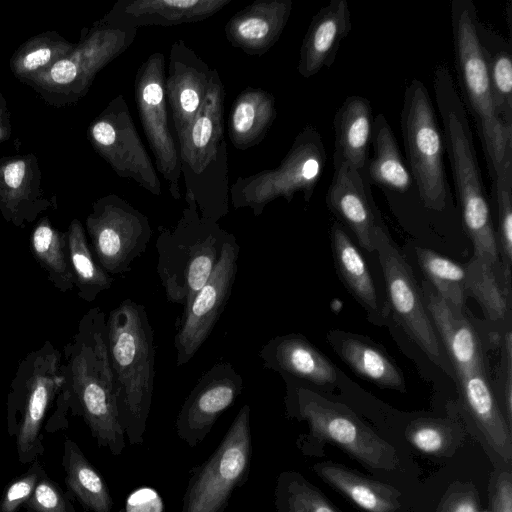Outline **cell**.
Here are the masks:
<instances>
[{
  "mask_svg": "<svg viewBox=\"0 0 512 512\" xmlns=\"http://www.w3.org/2000/svg\"><path fill=\"white\" fill-rule=\"evenodd\" d=\"M62 385L56 408L45 429L55 432L68 426L67 413L80 416L99 447L119 456L125 448L110 365L106 315L99 307L80 319L76 333L65 345L61 361Z\"/></svg>",
  "mask_w": 512,
  "mask_h": 512,
  "instance_id": "cell-1",
  "label": "cell"
},
{
  "mask_svg": "<svg viewBox=\"0 0 512 512\" xmlns=\"http://www.w3.org/2000/svg\"><path fill=\"white\" fill-rule=\"evenodd\" d=\"M432 83L464 231L473 244V256L492 266L503 283L496 231L467 111L446 64L435 66Z\"/></svg>",
  "mask_w": 512,
  "mask_h": 512,
  "instance_id": "cell-2",
  "label": "cell"
},
{
  "mask_svg": "<svg viewBox=\"0 0 512 512\" xmlns=\"http://www.w3.org/2000/svg\"><path fill=\"white\" fill-rule=\"evenodd\" d=\"M119 420L130 444H142L155 378L153 330L143 305L123 300L106 318Z\"/></svg>",
  "mask_w": 512,
  "mask_h": 512,
  "instance_id": "cell-3",
  "label": "cell"
},
{
  "mask_svg": "<svg viewBox=\"0 0 512 512\" xmlns=\"http://www.w3.org/2000/svg\"><path fill=\"white\" fill-rule=\"evenodd\" d=\"M450 17L460 98L474 119L492 181L501 167L512 160V128L499 118L495 109L473 1L453 0Z\"/></svg>",
  "mask_w": 512,
  "mask_h": 512,
  "instance_id": "cell-4",
  "label": "cell"
},
{
  "mask_svg": "<svg viewBox=\"0 0 512 512\" xmlns=\"http://www.w3.org/2000/svg\"><path fill=\"white\" fill-rule=\"evenodd\" d=\"M286 383V415L306 421L307 434L297 440L306 455H317L324 442L333 443L350 457L375 470L392 471L399 460L396 450L347 406L326 399L302 382L282 375Z\"/></svg>",
  "mask_w": 512,
  "mask_h": 512,
  "instance_id": "cell-5",
  "label": "cell"
},
{
  "mask_svg": "<svg viewBox=\"0 0 512 512\" xmlns=\"http://www.w3.org/2000/svg\"><path fill=\"white\" fill-rule=\"evenodd\" d=\"M172 228L159 227L156 271L169 302L185 310L213 272L229 232L202 218L191 196Z\"/></svg>",
  "mask_w": 512,
  "mask_h": 512,
  "instance_id": "cell-6",
  "label": "cell"
},
{
  "mask_svg": "<svg viewBox=\"0 0 512 512\" xmlns=\"http://www.w3.org/2000/svg\"><path fill=\"white\" fill-rule=\"evenodd\" d=\"M62 353L46 340L19 363L7 395V427L15 436L21 464L44 454L41 432L45 417L62 385Z\"/></svg>",
  "mask_w": 512,
  "mask_h": 512,
  "instance_id": "cell-7",
  "label": "cell"
},
{
  "mask_svg": "<svg viewBox=\"0 0 512 512\" xmlns=\"http://www.w3.org/2000/svg\"><path fill=\"white\" fill-rule=\"evenodd\" d=\"M137 28L101 18L81 31L74 49L26 84L50 106L75 105L90 89L96 75L134 41Z\"/></svg>",
  "mask_w": 512,
  "mask_h": 512,
  "instance_id": "cell-8",
  "label": "cell"
},
{
  "mask_svg": "<svg viewBox=\"0 0 512 512\" xmlns=\"http://www.w3.org/2000/svg\"><path fill=\"white\" fill-rule=\"evenodd\" d=\"M400 125L407 166L420 201L425 208L440 212L450 198L445 144L428 90L419 79H413L405 88Z\"/></svg>",
  "mask_w": 512,
  "mask_h": 512,
  "instance_id": "cell-9",
  "label": "cell"
},
{
  "mask_svg": "<svg viewBox=\"0 0 512 512\" xmlns=\"http://www.w3.org/2000/svg\"><path fill=\"white\" fill-rule=\"evenodd\" d=\"M327 160L320 133L311 125L305 126L295 137L281 163L254 175L239 177L230 187L234 208H249L255 216L278 197L290 202L297 192L305 201L314 193Z\"/></svg>",
  "mask_w": 512,
  "mask_h": 512,
  "instance_id": "cell-10",
  "label": "cell"
},
{
  "mask_svg": "<svg viewBox=\"0 0 512 512\" xmlns=\"http://www.w3.org/2000/svg\"><path fill=\"white\" fill-rule=\"evenodd\" d=\"M251 409L241 407L215 451L190 471L181 512H224L233 492L249 477Z\"/></svg>",
  "mask_w": 512,
  "mask_h": 512,
  "instance_id": "cell-11",
  "label": "cell"
},
{
  "mask_svg": "<svg viewBox=\"0 0 512 512\" xmlns=\"http://www.w3.org/2000/svg\"><path fill=\"white\" fill-rule=\"evenodd\" d=\"M383 272L390 309L406 334L443 372L454 380V374L423 301L411 267L391 239L386 226L374 237Z\"/></svg>",
  "mask_w": 512,
  "mask_h": 512,
  "instance_id": "cell-12",
  "label": "cell"
},
{
  "mask_svg": "<svg viewBox=\"0 0 512 512\" xmlns=\"http://www.w3.org/2000/svg\"><path fill=\"white\" fill-rule=\"evenodd\" d=\"M85 224L94 259L110 275L129 272L152 235L148 217L116 194L94 201Z\"/></svg>",
  "mask_w": 512,
  "mask_h": 512,
  "instance_id": "cell-13",
  "label": "cell"
},
{
  "mask_svg": "<svg viewBox=\"0 0 512 512\" xmlns=\"http://www.w3.org/2000/svg\"><path fill=\"white\" fill-rule=\"evenodd\" d=\"M87 139L118 176L133 180L153 195H161L156 169L122 95L113 98L90 123Z\"/></svg>",
  "mask_w": 512,
  "mask_h": 512,
  "instance_id": "cell-14",
  "label": "cell"
},
{
  "mask_svg": "<svg viewBox=\"0 0 512 512\" xmlns=\"http://www.w3.org/2000/svg\"><path fill=\"white\" fill-rule=\"evenodd\" d=\"M165 74L163 53L151 54L137 70L134 92L140 122L156 168L168 182L171 196L179 200L181 161L168 121Z\"/></svg>",
  "mask_w": 512,
  "mask_h": 512,
  "instance_id": "cell-15",
  "label": "cell"
},
{
  "mask_svg": "<svg viewBox=\"0 0 512 512\" xmlns=\"http://www.w3.org/2000/svg\"><path fill=\"white\" fill-rule=\"evenodd\" d=\"M239 251L236 237L229 233L213 272L183 310L174 338L177 366L193 358L219 320L236 279Z\"/></svg>",
  "mask_w": 512,
  "mask_h": 512,
  "instance_id": "cell-16",
  "label": "cell"
},
{
  "mask_svg": "<svg viewBox=\"0 0 512 512\" xmlns=\"http://www.w3.org/2000/svg\"><path fill=\"white\" fill-rule=\"evenodd\" d=\"M243 390V378L231 363L218 362L206 371L185 399L176 432L190 448L201 443L220 415Z\"/></svg>",
  "mask_w": 512,
  "mask_h": 512,
  "instance_id": "cell-17",
  "label": "cell"
},
{
  "mask_svg": "<svg viewBox=\"0 0 512 512\" xmlns=\"http://www.w3.org/2000/svg\"><path fill=\"white\" fill-rule=\"evenodd\" d=\"M367 174L345 165L334 168L325 201L328 209L354 234L360 247L374 251L377 230L385 226L373 200Z\"/></svg>",
  "mask_w": 512,
  "mask_h": 512,
  "instance_id": "cell-18",
  "label": "cell"
},
{
  "mask_svg": "<svg viewBox=\"0 0 512 512\" xmlns=\"http://www.w3.org/2000/svg\"><path fill=\"white\" fill-rule=\"evenodd\" d=\"M55 207V199L46 197L42 189L41 169L33 153L0 158V212L6 222L24 228Z\"/></svg>",
  "mask_w": 512,
  "mask_h": 512,
  "instance_id": "cell-19",
  "label": "cell"
},
{
  "mask_svg": "<svg viewBox=\"0 0 512 512\" xmlns=\"http://www.w3.org/2000/svg\"><path fill=\"white\" fill-rule=\"evenodd\" d=\"M210 76L211 69L184 40L172 44L165 74V96L177 140L196 117L207 93Z\"/></svg>",
  "mask_w": 512,
  "mask_h": 512,
  "instance_id": "cell-20",
  "label": "cell"
},
{
  "mask_svg": "<svg viewBox=\"0 0 512 512\" xmlns=\"http://www.w3.org/2000/svg\"><path fill=\"white\" fill-rule=\"evenodd\" d=\"M421 293L452 368L454 380L487 367L482 341L464 311L440 298L428 282L423 285Z\"/></svg>",
  "mask_w": 512,
  "mask_h": 512,
  "instance_id": "cell-21",
  "label": "cell"
},
{
  "mask_svg": "<svg viewBox=\"0 0 512 512\" xmlns=\"http://www.w3.org/2000/svg\"><path fill=\"white\" fill-rule=\"evenodd\" d=\"M224 99L223 82L219 72L213 69L196 117L177 140L181 175L201 172L217 156L224 141Z\"/></svg>",
  "mask_w": 512,
  "mask_h": 512,
  "instance_id": "cell-22",
  "label": "cell"
},
{
  "mask_svg": "<svg viewBox=\"0 0 512 512\" xmlns=\"http://www.w3.org/2000/svg\"><path fill=\"white\" fill-rule=\"evenodd\" d=\"M265 368L318 387L332 385L337 369L304 336L296 333L276 336L259 351Z\"/></svg>",
  "mask_w": 512,
  "mask_h": 512,
  "instance_id": "cell-23",
  "label": "cell"
},
{
  "mask_svg": "<svg viewBox=\"0 0 512 512\" xmlns=\"http://www.w3.org/2000/svg\"><path fill=\"white\" fill-rule=\"evenodd\" d=\"M231 0H119L102 18L122 26H173L199 22Z\"/></svg>",
  "mask_w": 512,
  "mask_h": 512,
  "instance_id": "cell-24",
  "label": "cell"
},
{
  "mask_svg": "<svg viewBox=\"0 0 512 512\" xmlns=\"http://www.w3.org/2000/svg\"><path fill=\"white\" fill-rule=\"evenodd\" d=\"M291 0H257L225 25L227 41L248 55L261 56L280 38L292 11Z\"/></svg>",
  "mask_w": 512,
  "mask_h": 512,
  "instance_id": "cell-25",
  "label": "cell"
},
{
  "mask_svg": "<svg viewBox=\"0 0 512 512\" xmlns=\"http://www.w3.org/2000/svg\"><path fill=\"white\" fill-rule=\"evenodd\" d=\"M352 30L351 12L346 0H331L312 18L300 47L298 72L310 78L336 60L342 41Z\"/></svg>",
  "mask_w": 512,
  "mask_h": 512,
  "instance_id": "cell-26",
  "label": "cell"
},
{
  "mask_svg": "<svg viewBox=\"0 0 512 512\" xmlns=\"http://www.w3.org/2000/svg\"><path fill=\"white\" fill-rule=\"evenodd\" d=\"M464 409L490 447L511 462V428L497 403L488 367L477 369L455 379Z\"/></svg>",
  "mask_w": 512,
  "mask_h": 512,
  "instance_id": "cell-27",
  "label": "cell"
},
{
  "mask_svg": "<svg viewBox=\"0 0 512 512\" xmlns=\"http://www.w3.org/2000/svg\"><path fill=\"white\" fill-rule=\"evenodd\" d=\"M370 101L359 95L348 96L335 112L333 166L345 164L366 173L373 128Z\"/></svg>",
  "mask_w": 512,
  "mask_h": 512,
  "instance_id": "cell-28",
  "label": "cell"
},
{
  "mask_svg": "<svg viewBox=\"0 0 512 512\" xmlns=\"http://www.w3.org/2000/svg\"><path fill=\"white\" fill-rule=\"evenodd\" d=\"M327 341L339 357L358 375L383 387L405 391L401 370L376 345L342 331H330Z\"/></svg>",
  "mask_w": 512,
  "mask_h": 512,
  "instance_id": "cell-29",
  "label": "cell"
},
{
  "mask_svg": "<svg viewBox=\"0 0 512 512\" xmlns=\"http://www.w3.org/2000/svg\"><path fill=\"white\" fill-rule=\"evenodd\" d=\"M314 472L364 512H399L401 493L338 463L320 462Z\"/></svg>",
  "mask_w": 512,
  "mask_h": 512,
  "instance_id": "cell-30",
  "label": "cell"
},
{
  "mask_svg": "<svg viewBox=\"0 0 512 512\" xmlns=\"http://www.w3.org/2000/svg\"><path fill=\"white\" fill-rule=\"evenodd\" d=\"M330 240L339 278L368 315L380 322L383 314L369 267L338 221L330 228Z\"/></svg>",
  "mask_w": 512,
  "mask_h": 512,
  "instance_id": "cell-31",
  "label": "cell"
},
{
  "mask_svg": "<svg viewBox=\"0 0 512 512\" xmlns=\"http://www.w3.org/2000/svg\"><path fill=\"white\" fill-rule=\"evenodd\" d=\"M277 115L275 97L261 89L248 87L234 100L229 118V138L233 146L246 150L259 144Z\"/></svg>",
  "mask_w": 512,
  "mask_h": 512,
  "instance_id": "cell-32",
  "label": "cell"
},
{
  "mask_svg": "<svg viewBox=\"0 0 512 512\" xmlns=\"http://www.w3.org/2000/svg\"><path fill=\"white\" fill-rule=\"evenodd\" d=\"M371 144L373 157L367 163L368 181L392 192H407L413 184V178L394 132L382 113L373 121Z\"/></svg>",
  "mask_w": 512,
  "mask_h": 512,
  "instance_id": "cell-33",
  "label": "cell"
},
{
  "mask_svg": "<svg viewBox=\"0 0 512 512\" xmlns=\"http://www.w3.org/2000/svg\"><path fill=\"white\" fill-rule=\"evenodd\" d=\"M477 35L499 118L512 128V42L477 22Z\"/></svg>",
  "mask_w": 512,
  "mask_h": 512,
  "instance_id": "cell-34",
  "label": "cell"
},
{
  "mask_svg": "<svg viewBox=\"0 0 512 512\" xmlns=\"http://www.w3.org/2000/svg\"><path fill=\"white\" fill-rule=\"evenodd\" d=\"M63 448L67 491L87 512H112L113 500L99 471L73 440L67 438Z\"/></svg>",
  "mask_w": 512,
  "mask_h": 512,
  "instance_id": "cell-35",
  "label": "cell"
},
{
  "mask_svg": "<svg viewBox=\"0 0 512 512\" xmlns=\"http://www.w3.org/2000/svg\"><path fill=\"white\" fill-rule=\"evenodd\" d=\"M186 193L200 216L218 222L229 212L228 150L224 140L217 156L197 174H183Z\"/></svg>",
  "mask_w": 512,
  "mask_h": 512,
  "instance_id": "cell-36",
  "label": "cell"
},
{
  "mask_svg": "<svg viewBox=\"0 0 512 512\" xmlns=\"http://www.w3.org/2000/svg\"><path fill=\"white\" fill-rule=\"evenodd\" d=\"M30 250L56 289L66 293L74 288L67 232L55 228L47 216L40 218L34 226L30 235Z\"/></svg>",
  "mask_w": 512,
  "mask_h": 512,
  "instance_id": "cell-37",
  "label": "cell"
},
{
  "mask_svg": "<svg viewBox=\"0 0 512 512\" xmlns=\"http://www.w3.org/2000/svg\"><path fill=\"white\" fill-rule=\"evenodd\" d=\"M66 232L74 287L82 300L93 302L101 292L110 289L113 278L94 259L84 227L78 219L70 222Z\"/></svg>",
  "mask_w": 512,
  "mask_h": 512,
  "instance_id": "cell-38",
  "label": "cell"
},
{
  "mask_svg": "<svg viewBox=\"0 0 512 512\" xmlns=\"http://www.w3.org/2000/svg\"><path fill=\"white\" fill-rule=\"evenodd\" d=\"M75 43L56 31L39 33L22 43L13 53L9 66L13 75L23 83L51 67L67 56Z\"/></svg>",
  "mask_w": 512,
  "mask_h": 512,
  "instance_id": "cell-39",
  "label": "cell"
},
{
  "mask_svg": "<svg viewBox=\"0 0 512 512\" xmlns=\"http://www.w3.org/2000/svg\"><path fill=\"white\" fill-rule=\"evenodd\" d=\"M464 268L467 294L480 304L486 318L498 322L509 316L511 295L504 290L493 267L472 256Z\"/></svg>",
  "mask_w": 512,
  "mask_h": 512,
  "instance_id": "cell-40",
  "label": "cell"
},
{
  "mask_svg": "<svg viewBox=\"0 0 512 512\" xmlns=\"http://www.w3.org/2000/svg\"><path fill=\"white\" fill-rule=\"evenodd\" d=\"M418 264L435 293L454 308L464 311L467 299L465 268L427 248L416 247Z\"/></svg>",
  "mask_w": 512,
  "mask_h": 512,
  "instance_id": "cell-41",
  "label": "cell"
},
{
  "mask_svg": "<svg viewBox=\"0 0 512 512\" xmlns=\"http://www.w3.org/2000/svg\"><path fill=\"white\" fill-rule=\"evenodd\" d=\"M497 210V245L505 290L511 294L512 266V160L507 161L491 181Z\"/></svg>",
  "mask_w": 512,
  "mask_h": 512,
  "instance_id": "cell-42",
  "label": "cell"
},
{
  "mask_svg": "<svg viewBox=\"0 0 512 512\" xmlns=\"http://www.w3.org/2000/svg\"><path fill=\"white\" fill-rule=\"evenodd\" d=\"M274 504L277 512H342L297 471L279 474Z\"/></svg>",
  "mask_w": 512,
  "mask_h": 512,
  "instance_id": "cell-43",
  "label": "cell"
},
{
  "mask_svg": "<svg viewBox=\"0 0 512 512\" xmlns=\"http://www.w3.org/2000/svg\"><path fill=\"white\" fill-rule=\"evenodd\" d=\"M405 436L417 450L440 457L454 454L463 433L451 419L419 418L409 423Z\"/></svg>",
  "mask_w": 512,
  "mask_h": 512,
  "instance_id": "cell-44",
  "label": "cell"
},
{
  "mask_svg": "<svg viewBox=\"0 0 512 512\" xmlns=\"http://www.w3.org/2000/svg\"><path fill=\"white\" fill-rule=\"evenodd\" d=\"M72 498L68 491L64 492L45 472L24 507L26 512H79Z\"/></svg>",
  "mask_w": 512,
  "mask_h": 512,
  "instance_id": "cell-45",
  "label": "cell"
},
{
  "mask_svg": "<svg viewBox=\"0 0 512 512\" xmlns=\"http://www.w3.org/2000/svg\"><path fill=\"white\" fill-rule=\"evenodd\" d=\"M495 385H492L497 403L512 429V335L508 328L502 339Z\"/></svg>",
  "mask_w": 512,
  "mask_h": 512,
  "instance_id": "cell-46",
  "label": "cell"
},
{
  "mask_svg": "<svg viewBox=\"0 0 512 512\" xmlns=\"http://www.w3.org/2000/svg\"><path fill=\"white\" fill-rule=\"evenodd\" d=\"M45 472L38 459L31 462L25 473L5 487L0 499V512H18L24 507Z\"/></svg>",
  "mask_w": 512,
  "mask_h": 512,
  "instance_id": "cell-47",
  "label": "cell"
},
{
  "mask_svg": "<svg viewBox=\"0 0 512 512\" xmlns=\"http://www.w3.org/2000/svg\"><path fill=\"white\" fill-rule=\"evenodd\" d=\"M435 512H479V494L470 482L452 483Z\"/></svg>",
  "mask_w": 512,
  "mask_h": 512,
  "instance_id": "cell-48",
  "label": "cell"
},
{
  "mask_svg": "<svg viewBox=\"0 0 512 512\" xmlns=\"http://www.w3.org/2000/svg\"><path fill=\"white\" fill-rule=\"evenodd\" d=\"M489 502L491 512H512V475L509 470L492 474Z\"/></svg>",
  "mask_w": 512,
  "mask_h": 512,
  "instance_id": "cell-49",
  "label": "cell"
},
{
  "mask_svg": "<svg viewBox=\"0 0 512 512\" xmlns=\"http://www.w3.org/2000/svg\"><path fill=\"white\" fill-rule=\"evenodd\" d=\"M160 495L150 487H141L132 492L126 500V512H163Z\"/></svg>",
  "mask_w": 512,
  "mask_h": 512,
  "instance_id": "cell-50",
  "label": "cell"
},
{
  "mask_svg": "<svg viewBox=\"0 0 512 512\" xmlns=\"http://www.w3.org/2000/svg\"><path fill=\"white\" fill-rule=\"evenodd\" d=\"M12 132L10 112L5 97L0 93V144L7 141Z\"/></svg>",
  "mask_w": 512,
  "mask_h": 512,
  "instance_id": "cell-51",
  "label": "cell"
},
{
  "mask_svg": "<svg viewBox=\"0 0 512 512\" xmlns=\"http://www.w3.org/2000/svg\"><path fill=\"white\" fill-rule=\"evenodd\" d=\"M506 16H507L506 18H507V23H508L507 25H508V28H509V31H510L509 32L510 33V37H509L508 40L512 42V40H511V33H512V24H511L512 23V7H511V1H509L507 3Z\"/></svg>",
  "mask_w": 512,
  "mask_h": 512,
  "instance_id": "cell-52",
  "label": "cell"
},
{
  "mask_svg": "<svg viewBox=\"0 0 512 512\" xmlns=\"http://www.w3.org/2000/svg\"><path fill=\"white\" fill-rule=\"evenodd\" d=\"M0 451H1V448H0Z\"/></svg>",
  "mask_w": 512,
  "mask_h": 512,
  "instance_id": "cell-53",
  "label": "cell"
}]
</instances>
